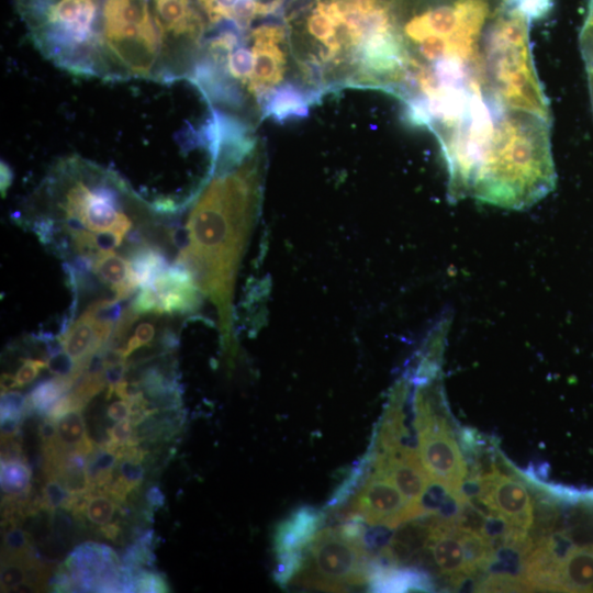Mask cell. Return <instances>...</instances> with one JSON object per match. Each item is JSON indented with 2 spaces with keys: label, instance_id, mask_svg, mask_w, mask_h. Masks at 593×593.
I'll return each mask as SVG.
<instances>
[{
  "label": "cell",
  "instance_id": "obj_1",
  "mask_svg": "<svg viewBox=\"0 0 593 593\" xmlns=\"http://www.w3.org/2000/svg\"><path fill=\"white\" fill-rule=\"evenodd\" d=\"M546 15L551 0H394L403 77L394 92L407 118L429 127L485 101L483 49L515 7ZM488 102V101H486Z\"/></svg>",
  "mask_w": 593,
  "mask_h": 593
},
{
  "label": "cell",
  "instance_id": "obj_2",
  "mask_svg": "<svg viewBox=\"0 0 593 593\" xmlns=\"http://www.w3.org/2000/svg\"><path fill=\"white\" fill-rule=\"evenodd\" d=\"M551 122L480 102L433 132L447 167V199L526 210L553 191Z\"/></svg>",
  "mask_w": 593,
  "mask_h": 593
},
{
  "label": "cell",
  "instance_id": "obj_3",
  "mask_svg": "<svg viewBox=\"0 0 593 593\" xmlns=\"http://www.w3.org/2000/svg\"><path fill=\"white\" fill-rule=\"evenodd\" d=\"M209 155V171L186 203L191 205L186 225L191 243L176 261L217 306L225 345H230L233 286L260 205L265 146L254 132L220 127Z\"/></svg>",
  "mask_w": 593,
  "mask_h": 593
},
{
  "label": "cell",
  "instance_id": "obj_4",
  "mask_svg": "<svg viewBox=\"0 0 593 593\" xmlns=\"http://www.w3.org/2000/svg\"><path fill=\"white\" fill-rule=\"evenodd\" d=\"M294 63L315 101L342 88L393 94L403 76L394 0H288Z\"/></svg>",
  "mask_w": 593,
  "mask_h": 593
},
{
  "label": "cell",
  "instance_id": "obj_5",
  "mask_svg": "<svg viewBox=\"0 0 593 593\" xmlns=\"http://www.w3.org/2000/svg\"><path fill=\"white\" fill-rule=\"evenodd\" d=\"M544 18L519 5L503 14L483 49L486 100L496 107L525 111L551 122L549 100L538 78L529 41L533 21Z\"/></svg>",
  "mask_w": 593,
  "mask_h": 593
},
{
  "label": "cell",
  "instance_id": "obj_6",
  "mask_svg": "<svg viewBox=\"0 0 593 593\" xmlns=\"http://www.w3.org/2000/svg\"><path fill=\"white\" fill-rule=\"evenodd\" d=\"M34 46L57 67L85 76L101 0H15Z\"/></svg>",
  "mask_w": 593,
  "mask_h": 593
},
{
  "label": "cell",
  "instance_id": "obj_7",
  "mask_svg": "<svg viewBox=\"0 0 593 593\" xmlns=\"http://www.w3.org/2000/svg\"><path fill=\"white\" fill-rule=\"evenodd\" d=\"M373 560L365 523L349 518L337 527L317 532L305 548L303 564L292 581L306 589L344 591L368 583Z\"/></svg>",
  "mask_w": 593,
  "mask_h": 593
},
{
  "label": "cell",
  "instance_id": "obj_8",
  "mask_svg": "<svg viewBox=\"0 0 593 593\" xmlns=\"http://www.w3.org/2000/svg\"><path fill=\"white\" fill-rule=\"evenodd\" d=\"M350 499L345 519L358 518L370 526L396 528L404 522L432 512L423 504L411 503L389 477L369 465Z\"/></svg>",
  "mask_w": 593,
  "mask_h": 593
},
{
  "label": "cell",
  "instance_id": "obj_9",
  "mask_svg": "<svg viewBox=\"0 0 593 593\" xmlns=\"http://www.w3.org/2000/svg\"><path fill=\"white\" fill-rule=\"evenodd\" d=\"M471 481L475 485L473 497L489 516L526 532L532 528L535 505L522 481L495 467L472 477Z\"/></svg>",
  "mask_w": 593,
  "mask_h": 593
},
{
  "label": "cell",
  "instance_id": "obj_10",
  "mask_svg": "<svg viewBox=\"0 0 593 593\" xmlns=\"http://www.w3.org/2000/svg\"><path fill=\"white\" fill-rule=\"evenodd\" d=\"M122 562L104 544L85 541L76 546L57 570L71 583V592H120Z\"/></svg>",
  "mask_w": 593,
  "mask_h": 593
},
{
  "label": "cell",
  "instance_id": "obj_11",
  "mask_svg": "<svg viewBox=\"0 0 593 593\" xmlns=\"http://www.w3.org/2000/svg\"><path fill=\"white\" fill-rule=\"evenodd\" d=\"M366 460L371 469L389 477L411 503L423 504L433 481L423 467L417 450L406 446L404 441L384 448L372 446Z\"/></svg>",
  "mask_w": 593,
  "mask_h": 593
},
{
  "label": "cell",
  "instance_id": "obj_12",
  "mask_svg": "<svg viewBox=\"0 0 593 593\" xmlns=\"http://www.w3.org/2000/svg\"><path fill=\"white\" fill-rule=\"evenodd\" d=\"M322 510L303 505L289 514L276 527L273 534V551L276 557L304 552L314 539L324 521Z\"/></svg>",
  "mask_w": 593,
  "mask_h": 593
},
{
  "label": "cell",
  "instance_id": "obj_13",
  "mask_svg": "<svg viewBox=\"0 0 593 593\" xmlns=\"http://www.w3.org/2000/svg\"><path fill=\"white\" fill-rule=\"evenodd\" d=\"M371 592L433 591L434 583L426 571L417 568L384 564L376 557L369 573Z\"/></svg>",
  "mask_w": 593,
  "mask_h": 593
},
{
  "label": "cell",
  "instance_id": "obj_14",
  "mask_svg": "<svg viewBox=\"0 0 593 593\" xmlns=\"http://www.w3.org/2000/svg\"><path fill=\"white\" fill-rule=\"evenodd\" d=\"M555 591L593 592V544L573 545L560 559Z\"/></svg>",
  "mask_w": 593,
  "mask_h": 593
},
{
  "label": "cell",
  "instance_id": "obj_15",
  "mask_svg": "<svg viewBox=\"0 0 593 593\" xmlns=\"http://www.w3.org/2000/svg\"><path fill=\"white\" fill-rule=\"evenodd\" d=\"M113 495L103 489H93L76 495L70 513L80 524L99 533L103 527L119 522L120 505Z\"/></svg>",
  "mask_w": 593,
  "mask_h": 593
},
{
  "label": "cell",
  "instance_id": "obj_16",
  "mask_svg": "<svg viewBox=\"0 0 593 593\" xmlns=\"http://www.w3.org/2000/svg\"><path fill=\"white\" fill-rule=\"evenodd\" d=\"M96 275L115 293L114 300L124 301L139 287L127 259L113 250L103 253L93 266Z\"/></svg>",
  "mask_w": 593,
  "mask_h": 593
},
{
  "label": "cell",
  "instance_id": "obj_17",
  "mask_svg": "<svg viewBox=\"0 0 593 593\" xmlns=\"http://www.w3.org/2000/svg\"><path fill=\"white\" fill-rule=\"evenodd\" d=\"M64 350L77 362L87 366L90 356L104 347L98 337L94 320L85 312L61 336Z\"/></svg>",
  "mask_w": 593,
  "mask_h": 593
},
{
  "label": "cell",
  "instance_id": "obj_18",
  "mask_svg": "<svg viewBox=\"0 0 593 593\" xmlns=\"http://www.w3.org/2000/svg\"><path fill=\"white\" fill-rule=\"evenodd\" d=\"M81 412L82 410H72L57 419L55 446L48 450L58 452L78 451L85 455L92 452L96 445L87 433Z\"/></svg>",
  "mask_w": 593,
  "mask_h": 593
},
{
  "label": "cell",
  "instance_id": "obj_19",
  "mask_svg": "<svg viewBox=\"0 0 593 593\" xmlns=\"http://www.w3.org/2000/svg\"><path fill=\"white\" fill-rule=\"evenodd\" d=\"M32 470L25 458L1 459L2 503L22 501L31 491Z\"/></svg>",
  "mask_w": 593,
  "mask_h": 593
},
{
  "label": "cell",
  "instance_id": "obj_20",
  "mask_svg": "<svg viewBox=\"0 0 593 593\" xmlns=\"http://www.w3.org/2000/svg\"><path fill=\"white\" fill-rule=\"evenodd\" d=\"M75 385L70 377H54L38 382L26 396L30 413L45 416L48 409Z\"/></svg>",
  "mask_w": 593,
  "mask_h": 593
},
{
  "label": "cell",
  "instance_id": "obj_21",
  "mask_svg": "<svg viewBox=\"0 0 593 593\" xmlns=\"http://www.w3.org/2000/svg\"><path fill=\"white\" fill-rule=\"evenodd\" d=\"M44 473V483L41 493V507L43 511L53 514L58 510L70 512L76 500V495L69 493L63 482L53 473Z\"/></svg>",
  "mask_w": 593,
  "mask_h": 593
},
{
  "label": "cell",
  "instance_id": "obj_22",
  "mask_svg": "<svg viewBox=\"0 0 593 593\" xmlns=\"http://www.w3.org/2000/svg\"><path fill=\"white\" fill-rule=\"evenodd\" d=\"M2 544V559L24 558L34 550L31 535L22 529L18 522L12 519L4 521Z\"/></svg>",
  "mask_w": 593,
  "mask_h": 593
},
{
  "label": "cell",
  "instance_id": "obj_23",
  "mask_svg": "<svg viewBox=\"0 0 593 593\" xmlns=\"http://www.w3.org/2000/svg\"><path fill=\"white\" fill-rule=\"evenodd\" d=\"M154 530L148 529L136 537L133 544L128 545L122 556V564L134 569H146L155 561Z\"/></svg>",
  "mask_w": 593,
  "mask_h": 593
},
{
  "label": "cell",
  "instance_id": "obj_24",
  "mask_svg": "<svg viewBox=\"0 0 593 593\" xmlns=\"http://www.w3.org/2000/svg\"><path fill=\"white\" fill-rule=\"evenodd\" d=\"M33 552L24 558H8L2 559L0 584L2 592H12L20 583L25 581L26 564Z\"/></svg>",
  "mask_w": 593,
  "mask_h": 593
},
{
  "label": "cell",
  "instance_id": "obj_25",
  "mask_svg": "<svg viewBox=\"0 0 593 593\" xmlns=\"http://www.w3.org/2000/svg\"><path fill=\"white\" fill-rule=\"evenodd\" d=\"M169 584L165 577L147 569L139 570L134 578V592H169Z\"/></svg>",
  "mask_w": 593,
  "mask_h": 593
},
{
  "label": "cell",
  "instance_id": "obj_26",
  "mask_svg": "<svg viewBox=\"0 0 593 593\" xmlns=\"http://www.w3.org/2000/svg\"><path fill=\"white\" fill-rule=\"evenodd\" d=\"M579 44L586 66L593 67V0H589L586 15L579 34Z\"/></svg>",
  "mask_w": 593,
  "mask_h": 593
},
{
  "label": "cell",
  "instance_id": "obj_27",
  "mask_svg": "<svg viewBox=\"0 0 593 593\" xmlns=\"http://www.w3.org/2000/svg\"><path fill=\"white\" fill-rule=\"evenodd\" d=\"M0 412L1 417L9 415H29L26 396L18 391L10 390L1 392Z\"/></svg>",
  "mask_w": 593,
  "mask_h": 593
},
{
  "label": "cell",
  "instance_id": "obj_28",
  "mask_svg": "<svg viewBox=\"0 0 593 593\" xmlns=\"http://www.w3.org/2000/svg\"><path fill=\"white\" fill-rule=\"evenodd\" d=\"M48 371L55 377H72L77 362L64 350L46 359Z\"/></svg>",
  "mask_w": 593,
  "mask_h": 593
},
{
  "label": "cell",
  "instance_id": "obj_29",
  "mask_svg": "<svg viewBox=\"0 0 593 593\" xmlns=\"http://www.w3.org/2000/svg\"><path fill=\"white\" fill-rule=\"evenodd\" d=\"M155 328L150 323L139 324L134 335L128 339L125 347H123L126 358L136 349L149 344L154 337Z\"/></svg>",
  "mask_w": 593,
  "mask_h": 593
},
{
  "label": "cell",
  "instance_id": "obj_30",
  "mask_svg": "<svg viewBox=\"0 0 593 593\" xmlns=\"http://www.w3.org/2000/svg\"><path fill=\"white\" fill-rule=\"evenodd\" d=\"M44 368H47L46 360L32 358L24 359L22 366L15 373L18 385L23 387L31 383Z\"/></svg>",
  "mask_w": 593,
  "mask_h": 593
},
{
  "label": "cell",
  "instance_id": "obj_31",
  "mask_svg": "<svg viewBox=\"0 0 593 593\" xmlns=\"http://www.w3.org/2000/svg\"><path fill=\"white\" fill-rule=\"evenodd\" d=\"M32 230L42 244H51L57 232V221L48 215H41L33 222Z\"/></svg>",
  "mask_w": 593,
  "mask_h": 593
},
{
  "label": "cell",
  "instance_id": "obj_32",
  "mask_svg": "<svg viewBox=\"0 0 593 593\" xmlns=\"http://www.w3.org/2000/svg\"><path fill=\"white\" fill-rule=\"evenodd\" d=\"M133 425L128 418L116 422L107 429L108 438L118 446L125 445L133 434Z\"/></svg>",
  "mask_w": 593,
  "mask_h": 593
},
{
  "label": "cell",
  "instance_id": "obj_33",
  "mask_svg": "<svg viewBox=\"0 0 593 593\" xmlns=\"http://www.w3.org/2000/svg\"><path fill=\"white\" fill-rule=\"evenodd\" d=\"M127 370V361L111 365L105 367L104 370V378L107 381L108 392H107V400L112 396V394L115 391L116 385L124 380V374Z\"/></svg>",
  "mask_w": 593,
  "mask_h": 593
},
{
  "label": "cell",
  "instance_id": "obj_34",
  "mask_svg": "<svg viewBox=\"0 0 593 593\" xmlns=\"http://www.w3.org/2000/svg\"><path fill=\"white\" fill-rule=\"evenodd\" d=\"M38 436L42 443V450L54 447L57 436L56 421L44 417V419L38 425Z\"/></svg>",
  "mask_w": 593,
  "mask_h": 593
},
{
  "label": "cell",
  "instance_id": "obj_35",
  "mask_svg": "<svg viewBox=\"0 0 593 593\" xmlns=\"http://www.w3.org/2000/svg\"><path fill=\"white\" fill-rule=\"evenodd\" d=\"M24 416L22 415H9L1 417V441L14 439L20 432Z\"/></svg>",
  "mask_w": 593,
  "mask_h": 593
},
{
  "label": "cell",
  "instance_id": "obj_36",
  "mask_svg": "<svg viewBox=\"0 0 593 593\" xmlns=\"http://www.w3.org/2000/svg\"><path fill=\"white\" fill-rule=\"evenodd\" d=\"M122 239V237L112 231H102L94 234L96 245L102 254L112 251L121 244Z\"/></svg>",
  "mask_w": 593,
  "mask_h": 593
},
{
  "label": "cell",
  "instance_id": "obj_37",
  "mask_svg": "<svg viewBox=\"0 0 593 593\" xmlns=\"http://www.w3.org/2000/svg\"><path fill=\"white\" fill-rule=\"evenodd\" d=\"M169 236L171 243L179 249L182 250L187 248L191 243L190 231L187 226H172L169 231Z\"/></svg>",
  "mask_w": 593,
  "mask_h": 593
},
{
  "label": "cell",
  "instance_id": "obj_38",
  "mask_svg": "<svg viewBox=\"0 0 593 593\" xmlns=\"http://www.w3.org/2000/svg\"><path fill=\"white\" fill-rule=\"evenodd\" d=\"M107 416L113 422H120L130 416V403L126 400L112 402L107 407Z\"/></svg>",
  "mask_w": 593,
  "mask_h": 593
},
{
  "label": "cell",
  "instance_id": "obj_39",
  "mask_svg": "<svg viewBox=\"0 0 593 593\" xmlns=\"http://www.w3.org/2000/svg\"><path fill=\"white\" fill-rule=\"evenodd\" d=\"M145 500L152 511L161 508L165 505V495L156 485H153L146 490Z\"/></svg>",
  "mask_w": 593,
  "mask_h": 593
},
{
  "label": "cell",
  "instance_id": "obj_40",
  "mask_svg": "<svg viewBox=\"0 0 593 593\" xmlns=\"http://www.w3.org/2000/svg\"><path fill=\"white\" fill-rule=\"evenodd\" d=\"M18 382L15 376L13 377L10 373L1 374V392L10 391L13 388H18Z\"/></svg>",
  "mask_w": 593,
  "mask_h": 593
},
{
  "label": "cell",
  "instance_id": "obj_41",
  "mask_svg": "<svg viewBox=\"0 0 593 593\" xmlns=\"http://www.w3.org/2000/svg\"><path fill=\"white\" fill-rule=\"evenodd\" d=\"M11 181H12L11 170L9 169V167L7 165L2 164V166H1V191H2V195L4 194L5 190L10 186Z\"/></svg>",
  "mask_w": 593,
  "mask_h": 593
},
{
  "label": "cell",
  "instance_id": "obj_42",
  "mask_svg": "<svg viewBox=\"0 0 593 593\" xmlns=\"http://www.w3.org/2000/svg\"><path fill=\"white\" fill-rule=\"evenodd\" d=\"M126 240L128 242V244L133 245V247H136V246H139V245L144 244L143 236H142L141 231L138 228H132L126 234Z\"/></svg>",
  "mask_w": 593,
  "mask_h": 593
},
{
  "label": "cell",
  "instance_id": "obj_43",
  "mask_svg": "<svg viewBox=\"0 0 593 593\" xmlns=\"http://www.w3.org/2000/svg\"><path fill=\"white\" fill-rule=\"evenodd\" d=\"M586 74H588V86H589L591 107H592V112H593V67L592 66H586Z\"/></svg>",
  "mask_w": 593,
  "mask_h": 593
}]
</instances>
